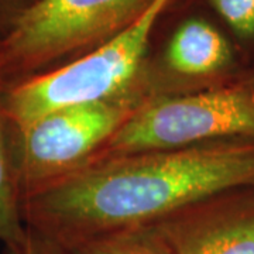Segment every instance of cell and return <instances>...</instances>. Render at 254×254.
<instances>
[{
    "instance_id": "cell-1",
    "label": "cell",
    "mask_w": 254,
    "mask_h": 254,
    "mask_svg": "<svg viewBox=\"0 0 254 254\" xmlns=\"http://www.w3.org/2000/svg\"><path fill=\"white\" fill-rule=\"evenodd\" d=\"M245 188H254V140H223L93 160L24 196L21 210L26 226L68 247Z\"/></svg>"
},
{
    "instance_id": "cell-2",
    "label": "cell",
    "mask_w": 254,
    "mask_h": 254,
    "mask_svg": "<svg viewBox=\"0 0 254 254\" xmlns=\"http://www.w3.org/2000/svg\"><path fill=\"white\" fill-rule=\"evenodd\" d=\"M154 0H37L0 37V91L72 63L131 26Z\"/></svg>"
},
{
    "instance_id": "cell-5",
    "label": "cell",
    "mask_w": 254,
    "mask_h": 254,
    "mask_svg": "<svg viewBox=\"0 0 254 254\" xmlns=\"http://www.w3.org/2000/svg\"><path fill=\"white\" fill-rule=\"evenodd\" d=\"M145 82L118 98L50 112L26 126L10 125V153L21 200L89 163L150 98Z\"/></svg>"
},
{
    "instance_id": "cell-11",
    "label": "cell",
    "mask_w": 254,
    "mask_h": 254,
    "mask_svg": "<svg viewBox=\"0 0 254 254\" xmlns=\"http://www.w3.org/2000/svg\"><path fill=\"white\" fill-rule=\"evenodd\" d=\"M0 254H69L68 250L46 235L26 226V233L20 240L1 246Z\"/></svg>"
},
{
    "instance_id": "cell-12",
    "label": "cell",
    "mask_w": 254,
    "mask_h": 254,
    "mask_svg": "<svg viewBox=\"0 0 254 254\" xmlns=\"http://www.w3.org/2000/svg\"><path fill=\"white\" fill-rule=\"evenodd\" d=\"M37 0H0V37L4 36Z\"/></svg>"
},
{
    "instance_id": "cell-10",
    "label": "cell",
    "mask_w": 254,
    "mask_h": 254,
    "mask_svg": "<svg viewBox=\"0 0 254 254\" xmlns=\"http://www.w3.org/2000/svg\"><path fill=\"white\" fill-rule=\"evenodd\" d=\"M237 41L254 44V0H208Z\"/></svg>"
},
{
    "instance_id": "cell-8",
    "label": "cell",
    "mask_w": 254,
    "mask_h": 254,
    "mask_svg": "<svg viewBox=\"0 0 254 254\" xmlns=\"http://www.w3.org/2000/svg\"><path fill=\"white\" fill-rule=\"evenodd\" d=\"M24 233L21 195L10 153V123L3 108V91H0V245H11Z\"/></svg>"
},
{
    "instance_id": "cell-4",
    "label": "cell",
    "mask_w": 254,
    "mask_h": 254,
    "mask_svg": "<svg viewBox=\"0 0 254 254\" xmlns=\"http://www.w3.org/2000/svg\"><path fill=\"white\" fill-rule=\"evenodd\" d=\"M254 140V81L178 95H151L92 158Z\"/></svg>"
},
{
    "instance_id": "cell-3",
    "label": "cell",
    "mask_w": 254,
    "mask_h": 254,
    "mask_svg": "<svg viewBox=\"0 0 254 254\" xmlns=\"http://www.w3.org/2000/svg\"><path fill=\"white\" fill-rule=\"evenodd\" d=\"M174 0H154L136 21L72 63L16 83L3 92L13 127L26 126L61 108L118 98L140 83L160 18Z\"/></svg>"
},
{
    "instance_id": "cell-7",
    "label": "cell",
    "mask_w": 254,
    "mask_h": 254,
    "mask_svg": "<svg viewBox=\"0 0 254 254\" xmlns=\"http://www.w3.org/2000/svg\"><path fill=\"white\" fill-rule=\"evenodd\" d=\"M236 64V47L230 37L203 16H190L178 23L160 57L161 71L185 81L223 76Z\"/></svg>"
},
{
    "instance_id": "cell-9",
    "label": "cell",
    "mask_w": 254,
    "mask_h": 254,
    "mask_svg": "<svg viewBox=\"0 0 254 254\" xmlns=\"http://www.w3.org/2000/svg\"><path fill=\"white\" fill-rule=\"evenodd\" d=\"M65 249L69 254H173L155 225L102 233Z\"/></svg>"
},
{
    "instance_id": "cell-6",
    "label": "cell",
    "mask_w": 254,
    "mask_h": 254,
    "mask_svg": "<svg viewBox=\"0 0 254 254\" xmlns=\"http://www.w3.org/2000/svg\"><path fill=\"white\" fill-rule=\"evenodd\" d=\"M155 226L173 254H254V188L196 202Z\"/></svg>"
}]
</instances>
